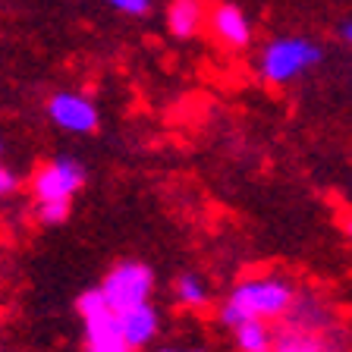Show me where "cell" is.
I'll list each match as a JSON object with an SVG mask.
<instances>
[{"mask_svg":"<svg viewBox=\"0 0 352 352\" xmlns=\"http://www.w3.org/2000/svg\"><path fill=\"white\" fill-rule=\"evenodd\" d=\"M230 333H233L236 352H271L274 346V327L264 321H242Z\"/></svg>","mask_w":352,"mask_h":352,"instance_id":"12","label":"cell"},{"mask_svg":"<svg viewBox=\"0 0 352 352\" xmlns=\"http://www.w3.org/2000/svg\"><path fill=\"white\" fill-rule=\"evenodd\" d=\"M110 10H117L120 16H129V19H142V16L151 13V0H107Z\"/></svg>","mask_w":352,"mask_h":352,"instance_id":"14","label":"cell"},{"mask_svg":"<svg viewBox=\"0 0 352 352\" xmlns=\"http://www.w3.org/2000/svg\"><path fill=\"white\" fill-rule=\"evenodd\" d=\"M82 186H85V164L76 157H54L32 176L35 201H73Z\"/></svg>","mask_w":352,"mask_h":352,"instance_id":"6","label":"cell"},{"mask_svg":"<svg viewBox=\"0 0 352 352\" xmlns=\"http://www.w3.org/2000/svg\"><path fill=\"white\" fill-rule=\"evenodd\" d=\"M205 29L211 32V38L223 47V51H245L255 41V25H252V16L233 3V0H217L208 7V19Z\"/></svg>","mask_w":352,"mask_h":352,"instance_id":"7","label":"cell"},{"mask_svg":"<svg viewBox=\"0 0 352 352\" xmlns=\"http://www.w3.org/2000/svg\"><path fill=\"white\" fill-rule=\"evenodd\" d=\"M16 186H19V179H16L13 170H7L3 164H0V198H7L16 192Z\"/></svg>","mask_w":352,"mask_h":352,"instance_id":"15","label":"cell"},{"mask_svg":"<svg viewBox=\"0 0 352 352\" xmlns=\"http://www.w3.org/2000/svg\"><path fill=\"white\" fill-rule=\"evenodd\" d=\"M343 227H346V236H349V239H352V217H349V220H346Z\"/></svg>","mask_w":352,"mask_h":352,"instance_id":"18","label":"cell"},{"mask_svg":"<svg viewBox=\"0 0 352 352\" xmlns=\"http://www.w3.org/2000/svg\"><path fill=\"white\" fill-rule=\"evenodd\" d=\"M154 352H205V349H183V346H161V349H154Z\"/></svg>","mask_w":352,"mask_h":352,"instance_id":"17","label":"cell"},{"mask_svg":"<svg viewBox=\"0 0 352 352\" xmlns=\"http://www.w3.org/2000/svg\"><path fill=\"white\" fill-rule=\"evenodd\" d=\"M98 289H101L107 308L117 315V311H126V308H132V305L151 302L154 271L145 261H117L107 271V277L101 280Z\"/></svg>","mask_w":352,"mask_h":352,"instance_id":"4","label":"cell"},{"mask_svg":"<svg viewBox=\"0 0 352 352\" xmlns=\"http://www.w3.org/2000/svg\"><path fill=\"white\" fill-rule=\"evenodd\" d=\"M271 352H340L333 340V318L324 305L296 296V305L274 330Z\"/></svg>","mask_w":352,"mask_h":352,"instance_id":"2","label":"cell"},{"mask_svg":"<svg viewBox=\"0 0 352 352\" xmlns=\"http://www.w3.org/2000/svg\"><path fill=\"white\" fill-rule=\"evenodd\" d=\"M296 296H299L296 283L283 274H255L239 280L227 293V299L217 305V321L227 330L242 321H283L296 305Z\"/></svg>","mask_w":352,"mask_h":352,"instance_id":"1","label":"cell"},{"mask_svg":"<svg viewBox=\"0 0 352 352\" xmlns=\"http://www.w3.org/2000/svg\"><path fill=\"white\" fill-rule=\"evenodd\" d=\"M205 19H208V3L205 0H170L167 7V29L173 38H189L205 32Z\"/></svg>","mask_w":352,"mask_h":352,"instance_id":"10","label":"cell"},{"mask_svg":"<svg viewBox=\"0 0 352 352\" xmlns=\"http://www.w3.org/2000/svg\"><path fill=\"white\" fill-rule=\"evenodd\" d=\"M73 211V201H35V217L41 220L44 227H57L69 217Z\"/></svg>","mask_w":352,"mask_h":352,"instance_id":"13","label":"cell"},{"mask_svg":"<svg viewBox=\"0 0 352 352\" xmlns=\"http://www.w3.org/2000/svg\"><path fill=\"white\" fill-rule=\"evenodd\" d=\"M170 293H173L176 305L186 308V311H205V308L211 305V286H208V280L195 271L176 274Z\"/></svg>","mask_w":352,"mask_h":352,"instance_id":"11","label":"cell"},{"mask_svg":"<svg viewBox=\"0 0 352 352\" xmlns=\"http://www.w3.org/2000/svg\"><path fill=\"white\" fill-rule=\"evenodd\" d=\"M117 327L123 343L132 352H142L157 340L161 333V311L151 302H142V305H132L126 311H117Z\"/></svg>","mask_w":352,"mask_h":352,"instance_id":"9","label":"cell"},{"mask_svg":"<svg viewBox=\"0 0 352 352\" xmlns=\"http://www.w3.org/2000/svg\"><path fill=\"white\" fill-rule=\"evenodd\" d=\"M76 311H79L82 324H85V346L88 352H132L123 343L117 327V315L107 308L101 289H85L76 299Z\"/></svg>","mask_w":352,"mask_h":352,"instance_id":"5","label":"cell"},{"mask_svg":"<svg viewBox=\"0 0 352 352\" xmlns=\"http://www.w3.org/2000/svg\"><path fill=\"white\" fill-rule=\"evenodd\" d=\"M340 38H343V41L352 47V19H346L343 25H340Z\"/></svg>","mask_w":352,"mask_h":352,"instance_id":"16","label":"cell"},{"mask_svg":"<svg viewBox=\"0 0 352 352\" xmlns=\"http://www.w3.org/2000/svg\"><path fill=\"white\" fill-rule=\"evenodd\" d=\"M324 47L315 38L305 35H280L261 47L255 60V69L261 76V82L267 85H289L299 76L311 73L315 66H321Z\"/></svg>","mask_w":352,"mask_h":352,"instance_id":"3","label":"cell"},{"mask_svg":"<svg viewBox=\"0 0 352 352\" xmlns=\"http://www.w3.org/2000/svg\"><path fill=\"white\" fill-rule=\"evenodd\" d=\"M0 154H3V142H0Z\"/></svg>","mask_w":352,"mask_h":352,"instance_id":"19","label":"cell"},{"mask_svg":"<svg viewBox=\"0 0 352 352\" xmlns=\"http://www.w3.org/2000/svg\"><path fill=\"white\" fill-rule=\"evenodd\" d=\"M47 117L57 129L69 132V135H91L101 126V113H98L95 101L79 91H57L47 101Z\"/></svg>","mask_w":352,"mask_h":352,"instance_id":"8","label":"cell"}]
</instances>
